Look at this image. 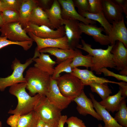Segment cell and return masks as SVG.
Returning a JSON list of instances; mask_svg holds the SVG:
<instances>
[{
	"mask_svg": "<svg viewBox=\"0 0 127 127\" xmlns=\"http://www.w3.org/2000/svg\"><path fill=\"white\" fill-rule=\"evenodd\" d=\"M40 54V52L36 49L33 57L27 60L24 64L21 63L19 60L15 58L12 61L11 65L12 69L13 70L12 74L5 78L0 77V91H3L8 87L26 82L23 75L24 72L33 62V59L38 57Z\"/></svg>",
	"mask_w": 127,
	"mask_h": 127,
	"instance_id": "4",
	"label": "cell"
},
{
	"mask_svg": "<svg viewBox=\"0 0 127 127\" xmlns=\"http://www.w3.org/2000/svg\"><path fill=\"white\" fill-rule=\"evenodd\" d=\"M33 61L35 62L34 67L52 76L54 71V66L56 63L51 58L49 55L40 52L39 56L35 58Z\"/></svg>",
	"mask_w": 127,
	"mask_h": 127,
	"instance_id": "22",
	"label": "cell"
},
{
	"mask_svg": "<svg viewBox=\"0 0 127 127\" xmlns=\"http://www.w3.org/2000/svg\"><path fill=\"white\" fill-rule=\"evenodd\" d=\"M54 29H58L63 26L60 5L57 0H54L51 8L44 11Z\"/></svg>",
	"mask_w": 127,
	"mask_h": 127,
	"instance_id": "21",
	"label": "cell"
},
{
	"mask_svg": "<svg viewBox=\"0 0 127 127\" xmlns=\"http://www.w3.org/2000/svg\"><path fill=\"white\" fill-rule=\"evenodd\" d=\"M56 80L61 94L72 101L80 94L84 87L81 80L71 73L64 74Z\"/></svg>",
	"mask_w": 127,
	"mask_h": 127,
	"instance_id": "5",
	"label": "cell"
},
{
	"mask_svg": "<svg viewBox=\"0 0 127 127\" xmlns=\"http://www.w3.org/2000/svg\"><path fill=\"white\" fill-rule=\"evenodd\" d=\"M24 29L27 33L31 32L36 36L42 38L56 39L65 35L64 26L54 30L46 26H38L28 22Z\"/></svg>",
	"mask_w": 127,
	"mask_h": 127,
	"instance_id": "8",
	"label": "cell"
},
{
	"mask_svg": "<svg viewBox=\"0 0 127 127\" xmlns=\"http://www.w3.org/2000/svg\"><path fill=\"white\" fill-rule=\"evenodd\" d=\"M107 83H92L89 85L91 91L98 94L103 100L112 94L111 90L109 87Z\"/></svg>",
	"mask_w": 127,
	"mask_h": 127,
	"instance_id": "29",
	"label": "cell"
},
{
	"mask_svg": "<svg viewBox=\"0 0 127 127\" xmlns=\"http://www.w3.org/2000/svg\"><path fill=\"white\" fill-rule=\"evenodd\" d=\"M98 127H103V126L100 123L98 124Z\"/></svg>",
	"mask_w": 127,
	"mask_h": 127,
	"instance_id": "49",
	"label": "cell"
},
{
	"mask_svg": "<svg viewBox=\"0 0 127 127\" xmlns=\"http://www.w3.org/2000/svg\"><path fill=\"white\" fill-rule=\"evenodd\" d=\"M73 101L76 103L77 110L80 115L83 116L90 115L98 120H102L101 116L94 110L91 99L88 98L83 90Z\"/></svg>",
	"mask_w": 127,
	"mask_h": 127,
	"instance_id": "13",
	"label": "cell"
},
{
	"mask_svg": "<svg viewBox=\"0 0 127 127\" xmlns=\"http://www.w3.org/2000/svg\"><path fill=\"white\" fill-rule=\"evenodd\" d=\"M79 13L82 16L87 19L98 22L104 29L107 35H109L112 29V25L106 18L103 11L94 14L86 11L78 10Z\"/></svg>",
	"mask_w": 127,
	"mask_h": 127,
	"instance_id": "25",
	"label": "cell"
},
{
	"mask_svg": "<svg viewBox=\"0 0 127 127\" xmlns=\"http://www.w3.org/2000/svg\"><path fill=\"white\" fill-rule=\"evenodd\" d=\"M1 37H6L14 42H21L33 40L27 34L20 22L4 24L0 28Z\"/></svg>",
	"mask_w": 127,
	"mask_h": 127,
	"instance_id": "7",
	"label": "cell"
},
{
	"mask_svg": "<svg viewBox=\"0 0 127 127\" xmlns=\"http://www.w3.org/2000/svg\"><path fill=\"white\" fill-rule=\"evenodd\" d=\"M24 77L26 88L30 94L34 96L37 94L45 96L49 89L51 75L34 66L28 69Z\"/></svg>",
	"mask_w": 127,
	"mask_h": 127,
	"instance_id": "2",
	"label": "cell"
},
{
	"mask_svg": "<svg viewBox=\"0 0 127 127\" xmlns=\"http://www.w3.org/2000/svg\"><path fill=\"white\" fill-rule=\"evenodd\" d=\"M39 4L41 5V8L45 11L49 9L51 6L54 0H41L38 1Z\"/></svg>",
	"mask_w": 127,
	"mask_h": 127,
	"instance_id": "40",
	"label": "cell"
},
{
	"mask_svg": "<svg viewBox=\"0 0 127 127\" xmlns=\"http://www.w3.org/2000/svg\"><path fill=\"white\" fill-rule=\"evenodd\" d=\"M3 5V10H10L19 12L22 0H0Z\"/></svg>",
	"mask_w": 127,
	"mask_h": 127,
	"instance_id": "34",
	"label": "cell"
},
{
	"mask_svg": "<svg viewBox=\"0 0 127 127\" xmlns=\"http://www.w3.org/2000/svg\"><path fill=\"white\" fill-rule=\"evenodd\" d=\"M26 82L19 83L10 87L9 92L16 97L18 103L14 109H10L9 114L20 115L27 114L34 110L42 95L39 94L32 96L26 92Z\"/></svg>",
	"mask_w": 127,
	"mask_h": 127,
	"instance_id": "1",
	"label": "cell"
},
{
	"mask_svg": "<svg viewBox=\"0 0 127 127\" xmlns=\"http://www.w3.org/2000/svg\"><path fill=\"white\" fill-rule=\"evenodd\" d=\"M67 118V116L66 115H61L58 121V127H64Z\"/></svg>",
	"mask_w": 127,
	"mask_h": 127,
	"instance_id": "43",
	"label": "cell"
},
{
	"mask_svg": "<svg viewBox=\"0 0 127 127\" xmlns=\"http://www.w3.org/2000/svg\"><path fill=\"white\" fill-rule=\"evenodd\" d=\"M58 121L51 120L45 122L44 127H58Z\"/></svg>",
	"mask_w": 127,
	"mask_h": 127,
	"instance_id": "44",
	"label": "cell"
},
{
	"mask_svg": "<svg viewBox=\"0 0 127 127\" xmlns=\"http://www.w3.org/2000/svg\"><path fill=\"white\" fill-rule=\"evenodd\" d=\"M28 22L38 26H46L54 30L46 12L39 6L36 7L33 10Z\"/></svg>",
	"mask_w": 127,
	"mask_h": 127,
	"instance_id": "24",
	"label": "cell"
},
{
	"mask_svg": "<svg viewBox=\"0 0 127 127\" xmlns=\"http://www.w3.org/2000/svg\"><path fill=\"white\" fill-rule=\"evenodd\" d=\"M82 46L77 48L83 50L92 56V66L91 71H95L96 74L100 75V70L103 67L115 68L113 60V55L111 52L113 45H108L107 48L93 49L91 45L86 43L83 40H81Z\"/></svg>",
	"mask_w": 127,
	"mask_h": 127,
	"instance_id": "3",
	"label": "cell"
},
{
	"mask_svg": "<svg viewBox=\"0 0 127 127\" xmlns=\"http://www.w3.org/2000/svg\"><path fill=\"white\" fill-rule=\"evenodd\" d=\"M71 73L78 78L84 86L89 85L92 83H110L117 84L118 82L97 76L94 74L92 71L87 69H81L76 67L72 69V72Z\"/></svg>",
	"mask_w": 127,
	"mask_h": 127,
	"instance_id": "15",
	"label": "cell"
},
{
	"mask_svg": "<svg viewBox=\"0 0 127 127\" xmlns=\"http://www.w3.org/2000/svg\"><path fill=\"white\" fill-rule=\"evenodd\" d=\"M45 122L39 118L36 127H44Z\"/></svg>",
	"mask_w": 127,
	"mask_h": 127,
	"instance_id": "45",
	"label": "cell"
},
{
	"mask_svg": "<svg viewBox=\"0 0 127 127\" xmlns=\"http://www.w3.org/2000/svg\"><path fill=\"white\" fill-rule=\"evenodd\" d=\"M45 96L51 103L62 110L67 108L73 101L61 94L56 80L52 78L49 90Z\"/></svg>",
	"mask_w": 127,
	"mask_h": 127,
	"instance_id": "11",
	"label": "cell"
},
{
	"mask_svg": "<svg viewBox=\"0 0 127 127\" xmlns=\"http://www.w3.org/2000/svg\"><path fill=\"white\" fill-rule=\"evenodd\" d=\"M89 9L88 12L96 14L103 11L102 0H88Z\"/></svg>",
	"mask_w": 127,
	"mask_h": 127,
	"instance_id": "35",
	"label": "cell"
},
{
	"mask_svg": "<svg viewBox=\"0 0 127 127\" xmlns=\"http://www.w3.org/2000/svg\"><path fill=\"white\" fill-rule=\"evenodd\" d=\"M103 11L110 23L121 20L124 17L122 8L113 0H102Z\"/></svg>",
	"mask_w": 127,
	"mask_h": 127,
	"instance_id": "16",
	"label": "cell"
},
{
	"mask_svg": "<svg viewBox=\"0 0 127 127\" xmlns=\"http://www.w3.org/2000/svg\"><path fill=\"white\" fill-rule=\"evenodd\" d=\"M79 21L76 20H64L63 21L65 35L70 49L75 50L82 46L79 44L82 33L79 26Z\"/></svg>",
	"mask_w": 127,
	"mask_h": 127,
	"instance_id": "9",
	"label": "cell"
},
{
	"mask_svg": "<svg viewBox=\"0 0 127 127\" xmlns=\"http://www.w3.org/2000/svg\"><path fill=\"white\" fill-rule=\"evenodd\" d=\"M61 8V16L63 20H76L86 24H94L96 21L83 17L75 9L72 0H58Z\"/></svg>",
	"mask_w": 127,
	"mask_h": 127,
	"instance_id": "10",
	"label": "cell"
},
{
	"mask_svg": "<svg viewBox=\"0 0 127 127\" xmlns=\"http://www.w3.org/2000/svg\"><path fill=\"white\" fill-rule=\"evenodd\" d=\"M100 71L101 73H103L105 76H112L119 80H122L126 82H127V76L115 73L109 70L106 67L102 68L100 70Z\"/></svg>",
	"mask_w": 127,
	"mask_h": 127,
	"instance_id": "37",
	"label": "cell"
},
{
	"mask_svg": "<svg viewBox=\"0 0 127 127\" xmlns=\"http://www.w3.org/2000/svg\"><path fill=\"white\" fill-rule=\"evenodd\" d=\"M125 98L122 96L121 90L119 89L116 94L110 95L99 102L108 111L114 113L118 111L121 102Z\"/></svg>",
	"mask_w": 127,
	"mask_h": 127,
	"instance_id": "26",
	"label": "cell"
},
{
	"mask_svg": "<svg viewBox=\"0 0 127 127\" xmlns=\"http://www.w3.org/2000/svg\"><path fill=\"white\" fill-rule=\"evenodd\" d=\"M125 99L122 101L114 118L120 125L123 127H127V107Z\"/></svg>",
	"mask_w": 127,
	"mask_h": 127,
	"instance_id": "31",
	"label": "cell"
},
{
	"mask_svg": "<svg viewBox=\"0 0 127 127\" xmlns=\"http://www.w3.org/2000/svg\"><path fill=\"white\" fill-rule=\"evenodd\" d=\"M0 30H1L0 28Z\"/></svg>",
	"mask_w": 127,
	"mask_h": 127,
	"instance_id": "51",
	"label": "cell"
},
{
	"mask_svg": "<svg viewBox=\"0 0 127 127\" xmlns=\"http://www.w3.org/2000/svg\"><path fill=\"white\" fill-rule=\"evenodd\" d=\"M29 36L36 42V48L39 51L41 49L47 48H57L65 49H70L66 36L57 38L44 39L38 37L31 32L28 33Z\"/></svg>",
	"mask_w": 127,
	"mask_h": 127,
	"instance_id": "12",
	"label": "cell"
},
{
	"mask_svg": "<svg viewBox=\"0 0 127 127\" xmlns=\"http://www.w3.org/2000/svg\"><path fill=\"white\" fill-rule=\"evenodd\" d=\"M79 28L82 33L92 36L95 41L103 45L110 44L108 35L103 34L102 32H104L103 28L98 27L93 24H86L80 22L79 24Z\"/></svg>",
	"mask_w": 127,
	"mask_h": 127,
	"instance_id": "14",
	"label": "cell"
},
{
	"mask_svg": "<svg viewBox=\"0 0 127 127\" xmlns=\"http://www.w3.org/2000/svg\"><path fill=\"white\" fill-rule=\"evenodd\" d=\"M3 8L2 4V2L0 0V12L3 11Z\"/></svg>",
	"mask_w": 127,
	"mask_h": 127,
	"instance_id": "48",
	"label": "cell"
},
{
	"mask_svg": "<svg viewBox=\"0 0 127 127\" xmlns=\"http://www.w3.org/2000/svg\"><path fill=\"white\" fill-rule=\"evenodd\" d=\"M92 56L88 54L86 55L82 54L81 51L78 50L76 55L72 58L71 66L72 69L82 66L87 69L92 66Z\"/></svg>",
	"mask_w": 127,
	"mask_h": 127,
	"instance_id": "27",
	"label": "cell"
},
{
	"mask_svg": "<svg viewBox=\"0 0 127 127\" xmlns=\"http://www.w3.org/2000/svg\"><path fill=\"white\" fill-rule=\"evenodd\" d=\"M73 0L75 7L78 8V11L88 12L89 9L88 0Z\"/></svg>",
	"mask_w": 127,
	"mask_h": 127,
	"instance_id": "38",
	"label": "cell"
},
{
	"mask_svg": "<svg viewBox=\"0 0 127 127\" xmlns=\"http://www.w3.org/2000/svg\"><path fill=\"white\" fill-rule=\"evenodd\" d=\"M40 117L34 110L20 115L16 127H36Z\"/></svg>",
	"mask_w": 127,
	"mask_h": 127,
	"instance_id": "28",
	"label": "cell"
},
{
	"mask_svg": "<svg viewBox=\"0 0 127 127\" xmlns=\"http://www.w3.org/2000/svg\"><path fill=\"white\" fill-rule=\"evenodd\" d=\"M0 127H2V122L1 121H0Z\"/></svg>",
	"mask_w": 127,
	"mask_h": 127,
	"instance_id": "50",
	"label": "cell"
},
{
	"mask_svg": "<svg viewBox=\"0 0 127 127\" xmlns=\"http://www.w3.org/2000/svg\"><path fill=\"white\" fill-rule=\"evenodd\" d=\"M111 52L113 55L115 68L120 71L127 67V49L122 42L116 41Z\"/></svg>",
	"mask_w": 127,
	"mask_h": 127,
	"instance_id": "18",
	"label": "cell"
},
{
	"mask_svg": "<svg viewBox=\"0 0 127 127\" xmlns=\"http://www.w3.org/2000/svg\"><path fill=\"white\" fill-rule=\"evenodd\" d=\"M112 28L108 35L110 45H113L117 41L122 42L127 48V29L124 22V17L119 21L112 22Z\"/></svg>",
	"mask_w": 127,
	"mask_h": 127,
	"instance_id": "17",
	"label": "cell"
},
{
	"mask_svg": "<svg viewBox=\"0 0 127 127\" xmlns=\"http://www.w3.org/2000/svg\"><path fill=\"white\" fill-rule=\"evenodd\" d=\"M119 4L122 8L123 13L125 14L126 17L127 16V0H113Z\"/></svg>",
	"mask_w": 127,
	"mask_h": 127,
	"instance_id": "42",
	"label": "cell"
},
{
	"mask_svg": "<svg viewBox=\"0 0 127 127\" xmlns=\"http://www.w3.org/2000/svg\"><path fill=\"white\" fill-rule=\"evenodd\" d=\"M4 24L20 21L19 12L10 10H4L1 12Z\"/></svg>",
	"mask_w": 127,
	"mask_h": 127,
	"instance_id": "33",
	"label": "cell"
},
{
	"mask_svg": "<svg viewBox=\"0 0 127 127\" xmlns=\"http://www.w3.org/2000/svg\"><path fill=\"white\" fill-rule=\"evenodd\" d=\"M89 95L93 102L94 108L104 123L103 127H123L120 125L111 115L109 112L95 99L93 95L91 93Z\"/></svg>",
	"mask_w": 127,
	"mask_h": 127,
	"instance_id": "19",
	"label": "cell"
},
{
	"mask_svg": "<svg viewBox=\"0 0 127 127\" xmlns=\"http://www.w3.org/2000/svg\"><path fill=\"white\" fill-rule=\"evenodd\" d=\"M20 115L13 114L8 119L7 123L11 127H16Z\"/></svg>",
	"mask_w": 127,
	"mask_h": 127,
	"instance_id": "39",
	"label": "cell"
},
{
	"mask_svg": "<svg viewBox=\"0 0 127 127\" xmlns=\"http://www.w3.org/2000/svg\"><path fill=\"white\" fill-rule=\"evenodd\" d=\"M76 48L65 49L57 48H43L39 52L48 53L55 56L56 58V62L58 64L67 59L73 58L76 55L78 50Z\"/></svg>",
	"mask_w": 127,
	"mask_h": 127,
	"instance_id": "20",
	"label": "cell"
},
{
	"mask_svg": "<svg viewBox=\"0 0 127 127\" xmlns=\"http://www.w3.org/2000/svg\"><path fill=\"white\" fill-rule=\"evenodd\" d=\"M66 123L67 127H87L83 121L75 116H71L67 118Z\"/></svg>",
	"mask_w": 127,
	"mask_h": 127,
	"instance_id": "36",
	"label": "cell"
},
{
	"mask_svg": "<svg viewBox=\"0 0 127 127\" xmlns=\"http://www.w3.org/2000/svg\"><path fill=\"white\" fill-rule=\"evenodd\" d=\"M120 75H122L127 76V67L124 68L120 71L119 72Z\"/></svg>",
	"mask_w": 127,
	"mask_h": 127,
	"instance_id": "46",
	"label": "cell"
},
{
	"mask_svg": "<svg viewBox=\"0 0 127 127\" xmlns=\"http://www.w3.org/2000/svg\"><path fill=\"white\" fill-rule=\"evenodd\" d=\"M38 5V0H22L19 13L20 23L23 28L24 29L26 26L33 10Z\"/></svg>",
	"mask_w": 127,
	"mask_h": 127,
	"instance_id": "23",
	"label": "cell"
},
{
	"mask_svg": "<svg viewBox=\"0 0 127 127\" xmlns=\"http://www.w3.org/2000/svg\"><path fill=\"white\" fill-rule=\"evenodd\" d=\"M4 24L3 18L1 15V12H0V28Z\"/></svg>",
	"mask_w": 127,
	"mask_h": 127,
	"instance_id": "47",
	"label": "cell"
},
{
	"mask_svg": "<svg viewBox=\"0 0 127 127\" xmlns=\"http://www.w3.org/2000/svg\"><path fill=\"white\" fill-rule=\"evenodd\" d=\"M33 41V40H32L21 42H14L8 40L6 37L0 36V49L9 45L15 44L19 45L24 50L27 51L31 48Z\"/></svg>",
	"mask_w": 127,
	"mask_h": 127,
	"instance_id": "32",
	"label": "cell"
},
{
	"mask_svg": "<svg viewBox=\"0 0 127 127\" xmlns=\"http://www.w3.org/2000/svg\"><path fill=\"white\" fill-rule=\"evenodd\" d=\"M72 59V58H69L58 64L54 67V72L52 76V79H56L60 76V74L63 72L71 73L73 69L71 66Z\"/></svg>",
	"mask_w": 127,
	"mask_h": 127,
	"instance_id": "30",
	"label": "cell"
},
{
	"mask_svg": "<svg viewBox=\"0 0 127 127\" xmlns=\"http://www.w3.org/2000/svg\"><path fill=\"white\" fill-rule=\"evenodd\" d=\"M119 85V89L121 91L122 95L125 98L127 96V83L126 82L123 81L118 82L117 84Z\"/></svg>",
	"mask_w": 127,
	"mask_h": 127,
	"instance_id": "41",
	"label": "cell"
},
{
	"mask_svg": "<svg viewBox=\"0 0 127 127\" xmlns=\"http://www.w3.org/2000/svg\"><path fill=\"white\" fill-rule=\"evenodd\" d=\"M34 111L45 122L53 120L58 121L61 115L62 110L51 103L44 95L40 98Z\"/></svg>",
	"mask_w": 127,
	"mask_h": 127,
	"instance_id": "6",
	"label": "cell"
}]
</instances>
